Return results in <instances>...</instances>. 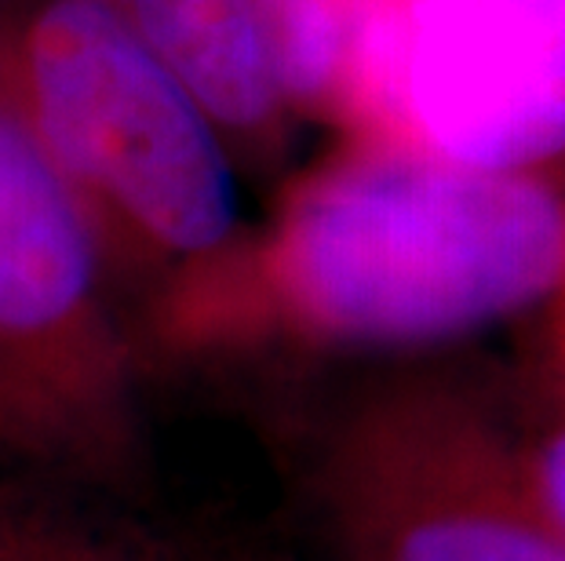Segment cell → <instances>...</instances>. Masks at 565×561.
Returning <instances> with one entry per match:
<instances>
[{
    "instance_id": "cell-5",
    "label": "cell",
    "mask_w": 565,
    "mask_h": 561,
    "mask_svg": "<svg viewBox=\"0 0 565 561\" xmlns=\"http://www.w3.org/2000/svg\"><path fill=\"white\" fill-rule=\"evenodd\" d=\"M324 488L358 561H565L486 441L438 409H383L335 441Z\"/></svg>"
},
{
    "instance_id": "cell-4",
    "label": "cell",
    "mask_w": 565,
    "mask_h": 561,
    "mask_svg": "<svg viewBox=\"0 0 565 561\" xmlns=\"http://www.w3.org/2000/svg\"><path fill=\"white\" fill-rule=\"evenodd\" d=\"M347 77L394 147L525 172L565 150V0H380Z\"/></svg>"
},
{
    "instance_id": "cell-9",
    "label": "cell",
    "mask_w": 565,
    "mask_h": 561,
    "mask_svg": "<svg viewBox=\"0 0 565 561\" xmlns=\"http://www.w3.org/2000/svg\"><path fill=\"white\" fill-rule=\"evenodd\" d=\"M536 496H540V515L565 540V427L555 431V438H547L544 452H540Z\"/></svg>"
},
{
    "instance_id": "cell-2",
    "label": "cell",
    "mask_w": 565,
    "mask_h": 561,
    "mask_svg": "<svg viewBox=\"0 0 565 561\" xmlns=\"http://www.w3.org/2000/svg\"><path fill=\"white\" fill-rule=\"evenodd\" d=\"M19 110L99 234L161 292L237 241L226 136L117 0H41L22 30Z\"/></svg>"
},
{
    "instance_id": "cell-8",
    "label": "cell",
    "mask_w": 565,
    "mask_h": 561,
    "mask_svg": "<svg viewBox=\"0 0 565 561\" xmlns=\"http://www.w3.org/2000/svg\"><path fill=\"white\" fill-rule=\"evenodd\" d=\"M0 561H150L136 547L38 510L0 507Z\"/></svg>"
},
{
    "instance_id": "cell-1",
    "label": "cell",
    "mask_w": 565,
    "mask_h": 561,
    "mask_svg": "<svg viewBox=\"0 0 565 561\" xmlns=\"http://www.w3.org/2000/svg\"><path fill=\"white\" fill-rule=\"evenodd\" d=\"M565 281V205L525 172L380 147L307 179L259 241L158 300L168 343L263 336L419 346L467 336Z\"/></svg>"
},
{
    "instance_id": "cell-6",
    "label": "cell",
    "mask_w": 565,
    "mask_h": 561,
    "mask_svg": "<svg viewBox=\"0 0 565 561\" xmlns=\"http://www.w3.org/2000/svg\"><path fill=\"white\" fill-rule=\"evenodd\" d=\"M158 63L223 136H259L285 95L274 74L267 0H117Z\"/></svg>"
},
{
    "instance_id": "cell-3",
    "label": "cell",
    "mask_w": 565,
    "mask_h": 561,
    "mask_svg": "<svg viewBox=\"0 0 565 561\" xmlns=\"http://www.w3.org/2000/svg\"><path fill=\"white\" fill-rule=\"evenodd\" d=\"M106 278L88 212L19 103H0V452L95 482L142 449Z\"/></svg>"
},
{
    "instance_id": "cell-7",
    "label": "cell",
    "mask_w": 565,
    "mask_h": 561,
    "mask_svg": "<svg viewBox=\"0 0 565 561\" xmlns=\"http://www.w3.org/2000/svg\"><path fill=\"white\" fill-rule=\"evenodd\" d=\"M354 26L347 0H267L274 74L285 103L324 99L351 66Z\"/></svg>"
}]
</instances>
